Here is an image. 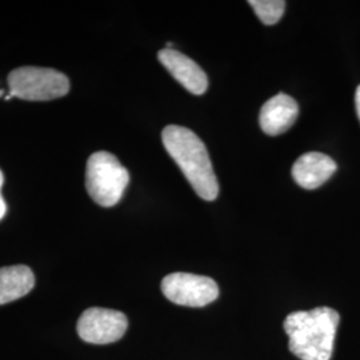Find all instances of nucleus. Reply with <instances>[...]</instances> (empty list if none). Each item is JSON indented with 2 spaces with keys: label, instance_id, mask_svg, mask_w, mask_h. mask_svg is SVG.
I'll use <instances>...</instances> for the list:
<instances>
[{
  "label": "nucleus",
  "instance_id": "obj_6",
  "mask_svg": "<svg viewBox=\"0 0 360 360\" xmlns=\"http://www.w3.org/2000/svg\"><path fill=\"white\" fill-rule=\"evenodd\" d=\"M129 327L127 316L115 309L92 307L77 321V334L92 345H108L119 340Z\"/></svg>",
  "mask_w": 360,
  "mask_h": 360
},
{
  "label": "nucleus",
  "instance_id": "obj_5",
  "mask_svg": "<svg viewBox=\"0 0 360 360\" xmlns=\"http://www.w3.org/2000/svg\"><path fill=\"white\" fill-rule=\"evenodd\" d=\"M160 287L169 302L186 307H205L219 296L218 284L214 279L188 272L169 274Z\"/></svg>",
  "mask_w": 360,
  "mask_h": 360
},
{
  "label": "nucleus",
  "instance_id": "obj_8",
  "mask_svg": "<svg viewBox=\"0 0 360 360\" xmlns=\"http://www.w3.org/2000/svg\"><path fill=\"white\" fill-rule=\"evenodd\" d=\"M299 115V105L287 94H278L269 99L260 110L259 123L271 136H276L291 129Z\"/></svg>",
  "mask_w": 360,
  "mask_h": 360
},
{
  "label": "nucleus",
  "instance_id": "obj_10",
  "mask_svg": "<svg viewBox=\"0 0 360 360\" xmlns=\"http://www.w3.org/2000/svg\"><path fill=\"white\" fill-rule=\"evenodd\" d=\"M35 285L30 267L18 264L0 269V306L26 296Z\"/></svg>",
  "mask_w": 360,
  "mask_h": 360
},
{
  "label": "nucleus",
  "instance_id": "obj_2",
  "mask_svg": "<svg viewBox=\"0 0 360 360\" xmlns=\"http://www.w3.org/2000/svg\"><path fill=\"white\" fill-rule=\"evenodd\" d=\"M163 146L202 199L218 198L219 183L205 143L191 129L171 124L162 132Z\"/></svg>",
  "mask_w": 360,
  "mask_h": 360
},
{
  "label": "nucleus",
  "instance_id": "obj_1",
  "mask_svg": "<svg viewBox=\"0 0 360 360\" xmlns=\"http://www.w3.org/2000/svg\"><path fill=\"white\" fill-rule=\"evenodd\" d=\"M339 322L338 311L330 307L291 312L283 324L290 351L300 360L331 359Z\"/></svg>",
  "mask_w": 360,
  "mask_h": 360
},
{
  "label": "nucleus",
  "instance_id": "obj_4",
  "mask_svg": "<svg viewBox=\"0 0 360 360\" xmlns=\"http://www.w3.org/2000/svg\"><path fill=\"white\" fill-rule=\"evenodd\" d=\"M10 95L31 102H46L62 98L70 91L65 74L44 67H20L8 75Z\"/></svg>",
  "mask_w": 360,
  "mask_h": 360
},
{
  "label": "nucleus",
  "instance_id": "obj_3",
  "mask_svg": "<svg viewBox=\"0 0 360 360\" xmlns=\"http://www.w3.org/2000/svg\"><path fill=\"white\" fill-rule=\"evenodd\" d=\"M129 183V174L115 155L99 151L91 155L86 167V188L102 207L117 205Z\"/></svg>",
  "mask_w": 360,
  "mask_h": 360
},
{
  "label": "nucleus",
  "instance_id": "obj_11",
  "mask_svg": "<svg viewBox=\"0 0 360 360\" xmlns=\"http://www.w3.org/2000/svg\"><path fill=\"white\" fill-rule=\"evenodd\" d=\"M248 4L266 26L276 25L282 19L285 10V1L283 0H250Z\"/></svg>",
  "mask_w": 360,
  "mask_h": 360
},
{
  "label": "nucleus",
  "instance_id": "obj_7",
  "mask_svg": "<svg viewBox=\"0 0 360 360\" xmlns=\"http://www.w3.org/2000/svg\"><path fill=\"white\" fill-rule=\"evenodd\" d=\"M158 59L188 92L193 95H203L206 92L208 89L206 72L187 55L175 49H163L158 52Z\"/></svg>",
  "mask_w": 360,
  "mask_h": 360
},
{
  "label": "nucleus",
  "instance_id": "obj_14",
  "mask_svg": "<svg viewBox=\"0 0 360 360\" xmlns=\"http://www.w3.org/2000/svg\"><path fill=\"white\" fill-rule=\"evenodd\" d=\"M3 183H4V176H3V172H1V169H0V190H1Z\"/></svg>",
  "mask_w": 360,
  "mask_h": 360
},
{
  "label": "nucleus",
  "instance_id": "obj_9",
  "mask_svg": "<svg viewBox=\"0 0 360 360\" xmlns=\"http://www.w3.org/2000/svg\"><path fill=\"white\" fill-rule=\"evenodd\" d=\"M336 168L334 159L328 155L307 153L302 155L292 166V178L300 187L315 190L334 175Z\"/></svg>",
  "mask_w": 360,
  "mask_h": 360
},
{
  "label": "nucleus",
  "instance_id": "obj_13",
  "mask_svg": "<svg viewBox=\"0 0 360 360\" xmlns=\"http://www.w3.org/2000/svg\"><path fill=\"white\" fill-rule=\"evenodd\" d=\"M355 105H356V112L360 119V86L356 89V94H355Z\"/></svg>",
  "mask_w": 360,
  "mask_h": 360
},
{
  "label": "nucleus",
  "instance_id": "obj_12",
  "mask_svg": "<svg viewBox=\"0 0 360 360\" xmlns=\"http://www.w3.org/2000/svg\"><path fill=\"white\" fill-rule=\"evenodd\" d=\"M6 212H7V205H6V202H4V199L0 193V220L6 215Z\"/></svg>",
  "mask_w": 360,
  "mask_h": 360
}]
</instances>
